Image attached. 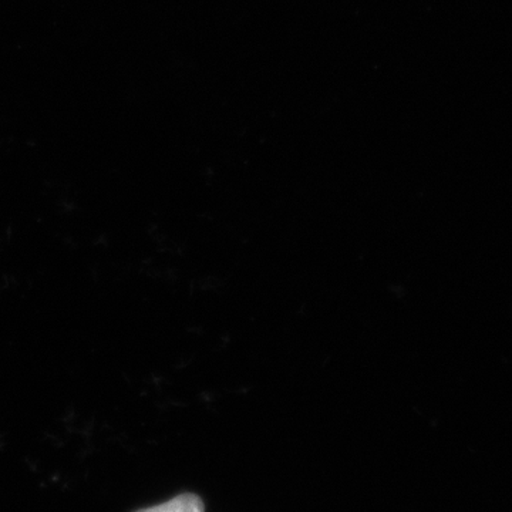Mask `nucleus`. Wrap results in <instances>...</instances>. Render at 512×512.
Wrapping results in <instances>:
<instances>
[{
	"label": "nucleus",
	"instance_id": "f257e3e1",
	"mask_svg": "<svg viewBox=\"0 0 512 512\" xmlns=\"http://www.w3.org/2000/svg\"><path fill=\"white\" fill-rule=\"evenodd\" d=\"M204 503L198 495L181 494L167 503L157 505V507L146 508L137 512H204Z\"/></svg>",
	"mask_w": 512,
	"mask_h": 512
}]
</instances>
